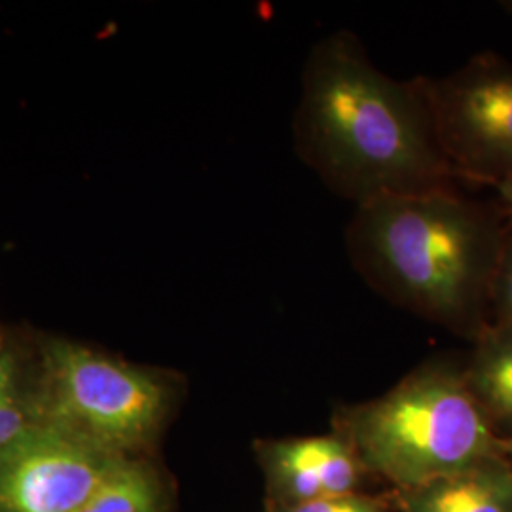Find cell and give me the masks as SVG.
Here are the masks:
<instances>
[{
	"label": "cell",
	"mask_w": 512,
	"mask_h": 512,
	"mask_svg": "<svg viewBox=\"0 0 512 512\" xmlns=\"http://www.w3.org/2000/svg\"><path fill=\"white\" fill-rule=\"evenodd\" d=\"M293 139L298 158L355 207L458 186L437 139L423 76L397 80L384 73L346 29L311 46Z\"/></svg>",
	"instance_id": "cell-1"
},
{
	"label": "cell",
	"mask_w": 512,
	"mask_h": 512,
	"mask_svg": "<svg viewBox=\"0 0 512 512\" xmlns=\"http://www.w3.org/2000/svg\"><path fill=\"white\" fill-rule=\"evenodd\" d=\"M505 217L458 186L380 198L355 207L349 260L393 304L478 338L490 325Z\"/></svg>",
	"instance_id": "cell-2"
},
{
	"label": "cell",
	"mask_w": 512,
	"mask_h": 512,
	"mask_svg": "<svg viewBox=\"0 0 512 512\" xmlns=\"http://www.w3.org/2000/svg\"><path fill=\"white\" fill-rule=\"evenodd\" d=\"M366 463L408 492L499 458L490 418L465 376L425 368L346 418Z\"/></svg>",
	"instance_id": "cell-3"
},
{
	"label": "cell",
	"mask_w": 512,
	"mask_h": 512,
	"mask_svg": "<svg viewBox=\"0 0 512 512\" xmlns=\"http://www.w3.org/2000/svg\"><path fill=\"white\" fill-rule=\"evenodd\" d=\"M169 401V387L150 370L65 338L40 348L38 423L101 452L133 458L158 435Z\"/></svg>",
	"instance_id": "cell-4"
},
{
	"label": "cell",
	"mask_w": 512,
	"mask_h": 512,
	"mask_svg": "<svg viewBox=\"0 0 512 512\" xmlns=\"http://www.w3.org/2000/svg\"><path fill=\"white\" fill-rule=\"evenodd\" d=\"M423 80L456 181L492 188L512 181V63L482 52L446 76Z\"/></svg>",
	"instance_id": "cell-5"
},
{
	"label": "cell",
	"mask_w": 512,
	"mask_h": 512,
	"mask_svg": "<svg viewBox=\"0 0 512 512\" xmlns=\"http://www.w3.org/2000/svg\"><path fill=\"white\" fill-rule=\"evenodd\" d=\"M120 459L37 425L0 450V512H74Z\"/></svg>",
	"instance_id": "cell-6"
},
{
	"label": "cell",
	"mask_w": 512,
	"mask_h": 512,
	"mask_svg": "<svg viewBox=\"0 0 512 512\" xmlns=\"http://www.w3.org/2000/svg\"><path fill=\"white\" fill-rule=\"evenodd\" d=\"M275 475L298 503L351 495L359 482V461L342 440L332 437L289 440L272 448Z\"/></svg>",
	"instance_id": "cell-7"
},
{
	"label": "cell",
	"mask_w": 512,
	"mask_h": 512,
	"mask_svg": "<svg viewBox=\"0 0 512 512\" xmlns=\"http://www.w3.org/2000/svg\"><path fill=\"white\" fill-rule=\"evenodd\" d=\"M406 512H512V469L501 458L410 492Z\"/></svg>",
	"instance_id": "cell-8"
},
{
	"label": "cell",
	"mask_w": 512,
	"mask_h": 512,
	"mask_svg": "<svg viewBox=\"0 0 512 512\" xmlns=\"http://www.w3.org/2000/svg\"><path fill=\"white\" fill-rule=\"evenodd\" d=\"M465 376L486 416L512 425V325H488Z\"/></svg>",
	"instance_id": "cell-9"
},
{
	"label": "cell",
	"mask_w": 512,
	"mask_h": 512,
	"mask_svg": "<svg viewBox=\"0 0 512 512\" xmlns=\"http://www.w3.org/2000/svg\"><path fill=\"white\" fill-rule=\"evenodd\" d=\"M162 494L150 469L124 458L74 512H162Z\"/></svg>",
	"instance_id": "cell-10"
},
{
	"label": "cell",
	"mask_w": 512,
	"mask_h": 512,
	"mask_svg": "<svg viewBox=\"0 0 512 512\" xmlns=\"http://www.w3.org/2000/svg\"><path fill=\"white\" fill-rule=\"evenodd\" d=\"M40 425L35 408V376L29 380L12 344L0 357V450Z\"/></svg>",
	"instance_id": "cell-11"
},
{
	"label": "cell",
	"mask_w": 512,
	"mask_h": 512,
	"mask_svg": "<svg viewBox=\"0 0 512 512\" xmlns=\"http://www.w3.org/2000/svg\"><path fill=\"white\" fill-rule=\"evenodd\" d=\"M490 325H512V219L507 222L495 268Z\"/></svg>",
	"instance_id": "cell-12"
},
{
	"label": "cell",
	"mask_w": 512,
	"mask_h": 512,
	"mask_svg": "<svg viewBox=\"0 0 512 512\" xmlns=\"http://www.w3.org/2000/svg\"><path fill=\"white\" fill-rule=\"evenodd\" d=\"M293 512H380V509L372 501L351 494L298 503Z\"/></svg>",
	"instance_id": "cell-13"
},
{
	"label": "cell",
	"mask_w": 512,
	"mask_h": 512,
	"mask_svg": "<svg viewBox=\"0 0 512 512\" xmlns=\"http://www.w3.org/2000/svg\"><path fill=\"white\" fill-rule=\"evenodd\" d=\"M494 190L497 192V196H499V202H501L503 211L507 213V217H509V219H512V181H509V183L497 184Z\"/></svg>",
	"instance_id": "cell-14"
},
{
	"label": "cell",
	"mask_w": 512,
	"mask_h": 512,
	"mask_svg": "<svg viewBox=\"0 0 512 512\" xmlns=\"http://www.w3.org/2000/svg\"><path fill=\"white\" fill-rule=\"evenodd\" d=\"M501 452H505L512 461V437L509 439L501 440Z\"/></svg>",
	"instance_id": "cell-15"
},
{
	"label": "cell",
	"mask_w": 512,
	"mask_h": 512,
	"mask_svg": "<svg viewBox=\"0 0 512 512\" xmlns=\"http://www.w3.org/2000/svg\"><path fill=\"white\" fill-rule=\"evenodd\" d=\"M8 346H10V342H8V338H6V332L0 327V357H2V353L8 349Z\"/></svg>",
	"instance_id": "cell-16"
},
{
	"label": "cell",
	"mask_w": 512,
	"mask_h": 512,
	"mask_svg": "<svg viewBox=\"0 0 512 512\" xmlns=\"http://www.w3.org/2000/svg\"><path fill=\"white\" fill-rule=\"evenodd\" d=\"M501 6H503V10H505V12H509V14H512V0H507V2H503Z\"/></svg>",
	"instance_id": "cell-17"
}]
</instances>
